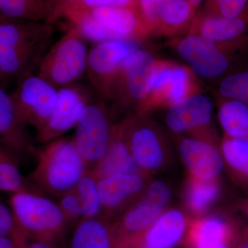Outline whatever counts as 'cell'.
<instances>
[{
    "label": "cell",
    "instance_id": "obj_1",
    "mask_svg": "<svg viewBox=\"0 0 248 248\" xmlns=\"http://www.w3.org/2000/svg\"><path fill=\"white\" fill-rule=\"evenodd\" d=\"M29 180L44 194L60 197L73 190L88 169L73 138H60L36 148Z\"/></svg>",
    "mask_w": 248,
    "mask_h": 248
},
{
    "label": "cell",
    "instance_id": "obj_2",
    "mask_svg": "<svg viewBox=\"0 0 248 248\" xmlns=\"http://www.w3.org/2000/svg\"><path fill=\"white\" fill-rule=\"evenodd\" d=\"M9 204L18 227L28 239L63 248L71 224L58 203L42 195L18 193L11 196Z\"/></svg>",
    "mask_w": 248,
    "mask_h": 248
},
{
    "label": "cell",
    "instance_id": "obj_3",
    "mask_svg": "<svg viewBox=\"0 0 248 248\" xmlns=\"http://www.w3.org/2000/svg\"><path fill=\"white\" fill-rule=\"evenodd\" d=\"M86 40L78 29L70 26L61 38L44 55L37 76L57 90L74 84L87 68Z\"/></svg>",
    "mask_w": 248,
    "mask_h": 248
},
{
    "label": "cell",
    "instance_id": "obj_4",
    "mask_svg": "<svg viewBox=\"0 0 248 248\" xmlns=\"http://www.w3.org/2000/svg\"><path fill=\"white\" fill-rule=\"evenodd\" d=\"M124 135L139 169L150 176L167 164L169 144L164 130L149 115L135 113L123 120Z\"/></svg>",
    "mask_w": 248,
    "mask_h": 248
},
{
    "label": "cell",
    "instance_id": "obj_5",
    "mask_svg": "<svg viewBox=\"0 0 248 248\" xmlns=\"http://www.w3.org/2000/svg\"><path fill=\"white\" fill-rule=\"evenodd\" d=\"M171 198L169 186L161 180L150 182L140 200L111 222L117 248H128L166 211Z\"/></svg>",
    "mask_w": 248,
    "mask_h": 248
},
{
    "label": "cell",
    "instance_id": "obj_6",
    "mask_svg": "<svg viewBox=\"0 0 248 248\" xmlns=\"http://www.w3.org/2000/svg\"><path fill=\"white\" fill-rule=\"evenodd\" d=\"M159 62V58L143 49H138L128 57L108 98L115 103L116 110L136 111L151 91Z\"/></svg>",
    "mask_w": 248,
    "mask_h": 248
},
{
    "label": "cell",
    "instance_id": "obj_7",
    "mask_svg": "<svg viewBox=\"0 0 248 248\" xmlns=\"http://www.w3.org/2000/svg\"><path fill=\"white\" fill-rule=\"evenodd\" d=\"M198 80L188 66L160 59L151 91L135 113L149 115L153 111L168 109L186 98L202 93Z\"/></svg>",
    "mask_w": 248,
    "mask_h": 248
},
{
    "label": "cell",
    "instance_id": "obj_8",
    "mask_svg": "<svg viewBox=\"0 0 248 248\" xmlns=\"http://www.w3.org/2000/svg\"><path fill=\"white\" fill-rule=\"evenodd\" d=\"M112 114L102 100L85 108L76 125L73 140L88 170L97 169L110 146L113 133Z\"/></svg>",
    "mask_w": 248,
    "mask_h": 248
},
{
    "label": "cell",
    "instance_id": "obj_9",
    "mask_svg": "<svg viewBox=\"0 0 248 248\" xmlns=\"http://www.w3.org/2000/svg\"><path fill=\"white\" fill-rule=\"evenodd\" d=\"M138 49L130 41L109 40L94 44L89 50L86 73L103 99L108 100L124 63Z\"/></svg>",
    "mask_w": 248,
    "mask_h": 248
},
{
    "label": "cell",
    "instance_id": "obj_10",
    "mask_svg": "<svg viewBox=\"0 0 248 248\" xmlns=\"http://www.w3.org/2000/svg\"><path fill=\"white\" fill-rule=\"evenodd\" d=\"M11 95L18 115L28 126L37 131L53 112L58 100V90L37 75L31 74L21 79Z\"/></svg>",
    "mask_w": 248,
    "mask_h": 248
},
{
    "label": "cell",
    "instance_id": "obj_11",
    "mask_svg": "<svg viewBox=\"0 0 248 248\" xmlns=\"http://www.w3.org/2000/svg\"><path fill=\"white\" fill-rule=\"evenodd\" d=\"M150 182V176L143 172L118 173L99 179L101 217L113 221L141 198Z\"/></svg>",
    "mask_w": 248,
    "mask_h": 248
},
{
    "label": "cell",
    "instance_id": "obj_12",
    "mask_svg": "<svg viewBox=\"0 0 248 248\" xmlns=\"http://www.w3.org/2000/svg\"><path fill=\"white\" fill-rule=\"evenodd\" d=\"M93 101L91 93L81 85L72 84L58 90V100L51 115L36 131L37 141L46 144L76 127L85 108Z\"/></svg>",
    "mask_w": 248,
    "mask_h": 248
},
{
    "label": "cell",
    "instance_id": "obj_13",
    "mask_svg": "<svg viewBox=\"0 0 248 248\" xmlns=\"http://www.w3.org/2000/svg\"><path fill=\"white\" fill-rule=\"evenodd\" d=\"M203 1L153 0L146 13L151 36L173 37L187 35Z\"/></svg>",
    "mask_w": 248,
    "mask_h": 248
},
{
    "label": "cell",
    "instance_id": "obj_14",
    "mask_svg": "<svg viewBox=\"0 0 248 248\" xmlns=\"http://www.w3.org/2000/svg\"><path fill=\"white\" fill-rule=\"evenodd\" d=\"M213 109L211 99L198 93L166 109L165 121L176 135L191 133L195 135L193 138L208 141L205 131L211 124Z\"/></svg>",
    "mask_w": 248,
    "mask_h": 248
},
{
    "label": "cell",
    "instance_id": "obj_15",
    "mask_svg": "<svg viewBox=\"0 0 248 248\" xmlns=\"http://www.w3.org/2000/svg\"><path fill=\"white\" fill-rule=\"evenodd\" d=\"M177 149L191 177L215 180L219 175L225 161L221 150L215 143L195 138H179Z\"/></svg>",
    "mask_w": 248,
    "mask_h": 248
},
{
    "label": "cell",
    "instance_id": "obj_16",
    "mask_svg": "<svg viewBox=\"0 0 248 248\" xmlns=\"http://www.w3.org/2000/svg\"><path fill=\"white\" fill-rule=\"evenodd\" d=\"M28 125L18 115L11 94L0 89V142L1 146L11 152L18 159L33 155L32 144Z\"/></svg>",
    "mask_w": 248,
    "mask_h": 248
},
{
    "label": "cell",
    "instance_id": "obj_17",
    "mask_svg": "<svg viewBox=\"0 0 248 248\" xmlns=\"http://www.w3.org/2000/svg\"><path fill=\"white\" fill-rule=\"evenodd\" d=\"M55 32L53 24L29 22L1 18L0 53L23 50L50 42Z\"/></svg>",
    "mask_w": 248,
    "mask_h": 248
},
{
    "label": "cell",
    "instance_id": "obj_18",
    "mask_svg": "<svg viewBox=\"0 0 248 248\" xmlns=\"http://www.w3.org/2000/svg\"><path fill=\"white\" fill-rule=\"evenodd\" d=\"M186 215L178 209L166 210L128 248H174L187 230Z\"/></svg>",
    "mask_w": 248,
    "mask_h": 248
},
{
    "label": "cell",
    "instance_id": "obj_19",
    "mask_svg": "<svg viewBox=\"0 0 248 248\" xmlns=\"http://www.w3.org/2000/svg\"><path fill=\"white\" fill-rule=\"evenodd\" d=\"M93 16L106 29L122 40L138 42L148 38L138 9V1L124 6H111L93 10Z\"/></svg>",
    "mask_w": 248,
    "mask_h": 248
},
{
    "label": "cell",
    "instance_id": "obj_20",
    "mask_svg": "<svg viewBox=\"0 0 248 248\" xmlns=\"http://www.w3.org/2000/svg\"><path fill=\"white\" fill-rule=\"evenodd\" d=\"M187 35L201 36L217 43H230L248 37V17L226 19L199 11Z\"/></svg>",
    "mask_w": 248,
    "mask_h": 248
},
{
    "label": "cell",
    "instance_id": "obj_21",
    "mask_svg": "<svg viewBox=\"0 0 248 248\" xmlns=\"http://www.w3.org/2000/svg\"><path fill=\"white\" fill-rule=\"evenodd\" d=\"M248 48V37L226 43L208 58L189 68L199 79H217L229 74L230 69L233 68Z\"/></svg>",
    "mask_w": 248,
    "mask_h": 248
},
{
    "label": "cell",
    "instance_id": "obj_22",
    "mask_svg": "<svg viewBox=\"0 0 248 248\" xmlns=\"http://www.w3.org/2000/svg\"><path fill=\"white\" fill-rule=\"evenodd\" d=\"M93 172L99 180L118 173L142 172L129 151L124 138L122 121L114 124L113 133L108 149L97 169Z\"/></svg>",
    "mask_w": 248,
    "mask_h": 248
},
{
    "label": "cell",
    "instance_id": "obj_23",
    "mask_svg": "<svg viewBox=\"0 0 248 248\" xmlns=\"http://www.w3.org/2000/svg\"><path fill=\"white\" fill-rule=\"evenodd\" d=\"M67 248H117L111 222L101 217L82 218L73 226Z\"/></svg>",
    "mask_w": 248,
    "mask_h": 248
},
{
    "label": "cell",
    "instance_id": "obj_24",
    "mask_svg": "<svg viewBox=\"0 0 248 248\" xmlns=\"http://www.w3.org/2000/svg\"><path fill=\"white\" fill-rule=\"evenodd\" d=\"M59 1L60 0H0V18L22 22L52 24Z\"/></svg>",
    "mask_w": 248,
    "mask_h": 248
},
{
    "label": "cell",
    "instance_id": "obj_25",
    "mask_svg": "<svg viewBox=\"0 0 248 248\" xmlns=\"http://www.w3.org/2000/svg\"><path fill=\"white\" fill-rule=\"evenodd\" d=\"M234 237V231L228 222L218 217H210L192 223L187 242L191 248L205 244L230 245Z\"/></svg>",
    "mask_w": 248,
    "mask_h": 248
},
{
    "label": "cell",
    "instance_id": "obj_26",
    "mask_svg": "<svg viewBox=\"0 0 248 248\" xmlns=\"http://www.w3.org/2000/svg\"><path fill=\"white\" fill-rule=\"evenodd\" d=\"M218 120L225 137L248 140V107L234 100L217 97Z\"/></svg>",
    "mask_w": 248,
    "mask_h": 248
},
{
    "label": "cell",
    "instance_id": "obj_27",
    "mask_svg": "<svg viewBox=\"0 0 248 248\" xmlns=\"http://www.w3.org/2000/svg\"><path fill=\"white\" fill-rule=\"evenodd\" d=\"M19 160L7 151L0 147V190L11 193H33L44 195L42 192L31 182L23 177L19 171Z\"/></svg>",
    "mask_w": 248,
    "mask_h": 248
},
{
    "label": "cell",
    "instance_id": "obj_28",
    "mask_svg": "<svg viewBox=\"0 0 248 248\" xmlns=\"http://www.w3.org/2000/svg\"><path fill=\"white\" fill-rule=\"evenodd\" d=\"M221 194L217 179L202 180L190 177L186 186L185 203L191 213L200 216L213 206Z\"/></svg>",
    "mask_w": 248,
    "mask_h": 248
},
{
    "label": "cell",
    "instance_id": "obj_29",
    "mask_svg": "<svg viewBox=\"0 0 248 248\" xmlns=\"http://www.w3.org/2000/svg\"><path fill=\"white\" fill-rule=\"evenodd\" d=\"M172 42V46L178 56L187 63L188 67L208 58L226 44L217 43L195 35L177 37Z\"/></svg>",
    "mask_w": 248,
    "mask_h": 248
},
{
    "label": "cell",
    "instance_id": "obj_30",
    "mask_svg": "<svg viewBox=\"0 0 248 248\" xmlns=\"http://www.w3.org/2000/svg\"><path fill=\"white\" fill-rule=\"evenodd\" d=\"M60 18H66L71 26L78 29L85 40L92 41L94 44L105 41L122 40L98 22L91 11H66L61 15Z\"/></svg>",
    "mask_w": 248,
    "mask_h": 248
},
{
    "label": "cell",
    "instance_id": "obj_31",
    "mask_svg": "<svg viewBox=\"0 0 248 248\" xmlns=\"http://www.w3.org/2000/svg\"><path fill=\"white\" fill-rule=\"evenodd\" d=\"M220 150L225 162L235 176L248 184V140L225 137Z\"/></svg>",
    "mask_w": 248,
    "mask_h": 248
},
{
    "label": "cell",
    "instance_id": "obj_32",
    "mask_svg": "<svg viewBox=\"0 0 248 248\" xmlns=\"http://www.w3.org/2000/svg\"><path fill=\"white\" fill-rule=\"evenodd\" d=\"M99 179L93 171L88 170L76 184L74 190L79 196L84 210V218L101 217Z\"/></svg>",
    "mask_w": 248,
    "mask_h": 248
},
{
    "label": "cell",
    "instance_id": "obj_33",
    "mask_svg": "<svg viewBox=\"0 0 248 248\" xmlns=\"http://www.w3.org/2000/svg\"><path fill=\"white\" fill-rule=\"evenodd\" d=\"M217 91V97L239 101L248 107V67L223 77Z\"/></svg>",
    "mask_w": 248,
    "mask_h": 248
},
{
    "label": "cell",
    "instance_id": "obj_34",
    "mask_svg": "<svg viewBox=\"0 0 248 248\" xmlns=\"http://www.w3.org/2000/svg\"><path fill=\"white\" fill-rule=\"evenodd\" d=\"M202 12L226 19L248 17V0H210L203 3Z\"/></svg>",
    "mask_w": 248,
    "mask_h": 248
},
{
    "label": "cell",
    "instance_id": "obj_35",
    "mask_svg": "<svg viewBox=\"0 0 248 248\" xmlns=\"http://www.w3.org/2000/svg\"><path fill=\"white\" fill-rule=\"evenodd\" d=\"M58 203L71 226L84 218L82 203L74 189L60 196Z\"/></svg>",
    "mask_w": 248,
    "mask_h": 248
},
{
    "label": "cell",
    "instance_id": "obj_36",
    "mask_svg": "<svg viewBox=\"0 0 248 248\" xmlns=\"http://www.w3.org/2000/svg\"><path fill=\"white\" fill-rule=\"evenodd\" d=\"M18 226L11 207L0 203V237H11Z\"/></svg>",
    "mask_w": 248,
    "mask_h": 248
},
{
    "label": "cell",
    "instance_id": "obj_37",
    "mask_svg": "<svg viewBox=\"0 0 248 248\" xmlns=\"http://www.w3.org/2000/svg\"><path fill=\"white\" fill-rule=\"evenodd\" d=\"M16 242L17 248H53L47 244L35 241V240L29 239L24 235L22 231L19 229V227L17 231L15 232L14 234L11 236Z\"/></svg>",
    "mask_w": 248,
    "mask_h": 248
},
{
    "label": "cell",
    "instance_id": "obj_38",
    "mask_svg": "<svg viewBox=\"0 0 248 248\" xmlns=\"http://www.w3.org/2000/svg\"><path fill=\"white\" fill-rule=\"evenodd\" d=\"M0 248H17L16 242L11 237H0Z\"/></svg>",
    "mask_w": 248,
    "mask_h": 248
},
{
    "label": "cell",
    "instance_id": "obj_39",
    "mask_svg": "<svg viewBox=\"0 0 248 248\" xmlns=\"http://www.w3.org/2000/svg\"><path fill=\"white\" fill-rule=\"evenodd\" d=\"M235 248H248V228L240 236Z\"/></svg>",
    "mask_w": 248,
    "mask_h": 248
},
{
    "label": "cell",
    "instance_id": "obj_40",
    "mask_svg": "<svg viewBox=\"0 0 248 248\" xmlns=\"http://www.w3.org/2000/svg\"><path fill=\"white\" fill-rule=\"evenodd\" d=\"M195 248H232L230 245L224 244H205Z\"/></svg>",
    "mask_w": 248,
    "mask_h": 248
},
{
    "label": "cell",
    "instance_id": "obj_41",
    "mask_svg": "<svg viewBox=\"0 0 248 248\" xmlns=\"http://www.w3.org/2000/svg\"><path fill=\"white\" fill-rule=\"evenodd\" d=\"M243 210H244V213L246 214L248 218V201L245 202L244 205H243Z\"/></svg>",
    "mask_w": 248,
    "mask_h": 248
}]
</instances>
